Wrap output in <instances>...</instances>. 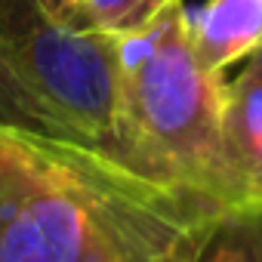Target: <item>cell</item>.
Segmentation results:
<instances>
[{"label": "cell", "instance_id": "cell-1", "mask_svg": "<svg viewBox=\"0 0 262 262\" xmlns=\"http://www.w3.org/2000/svg\"><path fill=\"white\" fill-rule=\"evenodd\" d=\"M225 210L0 123V262H198Z\"/></svg>", "mask_w": 262, "mask_h": 262}, {"label": "cell", "instance_id": "cell-9", "mask_svg": "<svg viewBox=\"0 0 262 262\" xmlns=\"http://www.w3.org/2000/svg\"><path fill=\"white\" fill-rule=\"evenodd\" d=\"M77 4H83V0H77ZM83 7H86V4H83Z\"/></svg>", "mask_w": 262, "mask_h": 262}, {"label": "cell", "instance_id": "cell-2", "mask_svg": "<svg viewBox=\"0 0 262 262\" xmlns=\"http://www.w3.org/2000/svg\"><path fill=\"white\" fill-rule=\"evenodd\" d=\"M225 80L207 71L185 28V0L148 28L117 37L111 158L151 182L237 210L225 161Z\"/></svg>", "mask_w": 262, "mask_h": 262}, {"label": "cell", "instance_id": "cell-5", "mask_svg": "<svg viewBox=\"0 0 262 262\" xmlns=\"http://www.w3.org/2000/svg\"><path fill=\"white\" fill-rule=\"evenodd\" d=\"M185 28L198 62L225 74L262 50V0H204L198 10L185 4Z\"/></svg>", "mask_w": 262, "mask_h": 262}, {"label": "cell", "instance_id": "cell-3", "mask_svg": "<svg viewBox=\"0 0 262 262\" xmlns=\"http://www.w3.org/2000/svg\"><path fill=\"white\" fill-rule=\"evenodd\" d=\"M0 74L59 136L114 151L117 37L77 0H0Z\"/></svg>", "mask_w": 262, "mask_h": 262}, {"label": "cell", "instance_id": "cell-4", "mask_svg": "<svg viewBox=\"0 0 262 262\" xmlns=\"http://www.w3.org/2000/svg\"><path fill=\"white\" fill-rule=\"evenodd\" d=\"M222 139L237 210L262 207V50L225 86Z\"/></svg>", "mask_w": 262, "mask_h": 262}, {"label": "cell", "instance_id": "cell-6", "mask_svg": "<svg viewBox=\"0 0 262 262\" xmlns=\"http://www.w3.org/2000/svg\"><path fill=\"white\" fill-rule=\"evenodd\" d=\"M198 262H262V207L228 210L207 237Z\"/></svg>", "mask_w": 262, "mask_h": 262}, {"label": "cell", "instance_id": "cell-7", "mask_svg": "<svg viewBox=\"0 0 262 262\" xmlns=\"http://www.w3.org/2000/svg\"><path fill=\"white\" fill-rule=\"evenodd\" d=\"M83 4L96 31L108 37H126L148 28L176 0H83Z\"/></svg>", "mask_w": 262, "mask_h": 262}, {"label": "cell", "instance_id": "cell-8", "mask_svg": "<svg viewBox=\"0 0 262 262\" xmlns=\"http://www.w3.org/2000/svg\"><path fill=\"white\" fill-rule=\"evenodd\" d=\"M0 123L4 126H16V129H28V133H43V136H59L56 129L10 86V80L0 74ZM65 139V136H59Z\"/></svg>", "mask_w": 262, "mask_h": 262}]
</instances>
